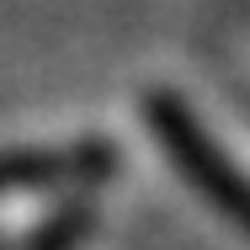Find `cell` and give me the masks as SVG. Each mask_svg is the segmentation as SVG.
Instances as JSON below:
<instances>
[{
	"instance_id": "1",
	"label": "cell",
	"mask_w": 250,
	"mask_h": 250,
	"mask_svg": "<svg viewBox=\"0 0 250 250\" xmlns=\"http://www.w3.org/2000/svg\"><path fill=\"white\" fill-rule=\"evenodd\" d=\"M144 112H149L154 139H160V144L170 149V160L181 165V176H187L192 187H202V192L218 202L234 224H245V229H250V181L224 160V149L197 128V117L170 96V91H154V96L144 101Z\"/></svg>"
},
{
	"instance_id": "2",
	"label": "cell",
	"mask_w": 250,
	"mask_h": 250,
	"mask_svg": "<svg viewBox=\"0 0 250 250\" xmlns=\"http://www.w3.org/2000/svg\"><path fill=\"white\" fill-rule=\"evenodd\" d=\"M106 149H43V154H16L0 160V192L5 187H43L59 176H80V160H101Z\"/></svg>"
}]
</instances>
